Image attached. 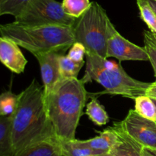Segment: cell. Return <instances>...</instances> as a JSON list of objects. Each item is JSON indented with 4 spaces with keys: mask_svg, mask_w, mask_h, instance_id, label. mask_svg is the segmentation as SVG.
<instances>
[{
    "mask_svg": "<svg viewBox=\"0 0 156 156\" xmlns=\"http://www.w3.org/2000/svg\"><path fill=\"white\" fill-rule=\"evenodd\" d=\"M11 132L15 154L33 144L57 139L46 108L44 86L36 79L18 95Z\"/></svg>",
    "mask_w": 156,
    "mask_h": 156,
    "instance_id": "obj_1",
    "label": "cell"
},
{
    "mask_svg": "<svg viewBox=\"0 0 156 156\" xmlns=\"http://www.w3.org/2000/svg\"><path fill=\"white\" fill-rule=\"evenodd\" d=\"M45 96V104L58 140L76 139L88 93L78 78L62 79Z\"/></svg>",
    "mask_w": 156,
    "mask_h": 156,
    "instance_id": "obj_2",
    "label": "cell"
},
{
    "mask_svg": "<svg viewBox=\"0 0 156 156\" xmlns=\"http://www.w3.org/2000/svg\"><path fill=\"white\" fill-rule=\"evenodd\" d=\"M0 35L13 40L34 56L50 51L63 54L75 43L73 26H28L13 21L0 24Z\"/></svg>",
    "mask_w": 156,
    "mask_h": 156,
    "instance_id": "obj_3",
    "label": "cell"
},
{
    "mask_svg": "<svg viewBox=\"0 0 156 156\" xmlns=\"http://www.w3.org/2000/svg\"><path fill=\"white\" fill-rule=\"evenodd\" d=\"M85 84L96 81L105 89L104 93L135 99L146 94L151 83L133 78L120 64L98 55H85V72L81 79Z\"/></svg>",
    "mask_w": 156,
    "mask_h": 156,
    "instance_id": "obj_4",
    "label": "cell"
},
{
    "mask_svg": "<svg viewBox=\"0 0 156 156\" xmlns=\"http://www.w3.org/2000/svg\"><path fill=\"white\" fill-rule=\"evenodd\" d=\"M106 11L96 2L76 19L73 25L75 42L85 46L86 54L108 58V43L117 32Z\"/></svg>",
    "mask_w": 156,
    "mask_h": 156,
    "instance_id": "obj_5",
    "label": "cell"
},
{
    "mask_svg": "<svg viewBox=\"0 0 156 156\" xmlns=\"http://www.w3.org/2000/svg\"><path fill=\"white\" fill-rule=\"evenodd\" d=\"M15 21L28 26H73L76 18L67 15L62 3L56 0H31Z\"/></svg>",
    "mask_w": 156,
    "mask_h": 156,
    "instance_id": "obj_6",
    "label": "cell"
},
{
    "mask_svg": "<svg viewBox=\"0 0 156 156\" xmlns=\"http://www.w3.org/2000/svg\"><path fill=\"white\" fill-rule=\"evenodd\" d=\"M121 130L143 147L156 149V122L140 116L134 109L122 121L115 122Z\"/></svg>",
    "mask_w": 156,
    "mask_h": 156,
    "instance_id": "obj_7",
    "label": "cell"
},
{
    "mask_svg": "<svg viewBox=\"0 0 156 156\" xmlns=\"http://www.w3.org/2000/svg\"><path fill=\"white\" fill-rule=\"evenodd\" d=\"M107 57L115 58L120 61H149V56L144 47H140L122 36L118 32L109 39Z\"/></svg>",
    "mask_w": 156,
    "mask_h": 156,
    "instance_id": "obj_8",
    "label": "cell"
},
{
    "mask_svg": "<svg viewBox=\"0 0 156 156\" xmlns=\"http://www.w3.org/2000/svg\"><path fill=\"white\" fill-rule=\"evenodd\" d=\"M61 54H63L57 51H50L39 54L34 56L40 64L44 95L48 94L62 80L59 64Z\"/></svg>",
    "mask_w": 156,
    "mask_h": 156,
    "instance_id": "obj_9",
    "label": "cell"
},
{
    "mask_svg": "<svg viewBox=\"0 0 156 156\" xmlns=\"http://www.w3.org/2000/svg\"><path fill=\"white\" fill-rule=\"evenodd\" d=\"M0 62L18 74L24 71L27 64L20 46L13 40L3 36H0Z\"/></svg>",
    "mask_w": 156,
    "mask_h": 156,
    "instance_id": "obj_10",
    "label": "cell"
},
{
    "mask_svg": "<svg viewBox=\"0 0 156 156\" xmlns=\"http://www.w3.org/2000/svg\"><path fill=\"white\" fill-rule=\"evenodd\" d=\"M112 128L118 136L117 143L110 151L114 156H143V145L129 137L115 122Z\"/></svg>",
    "mask_w": 156,
    "mask_h": 156,
    "instance_id": "obj_11",
    "label": "cell"
},
{
    "mask_svg": "<svg viewBox=\"0 0 156 156\" xmlns=\"http://www.w3.org/2000/svg\"><path fill=\"white\" fill-rule=\"evenodd\" d=\"M14 156H62L57 139L43 141L24 148Z\"/></svg>",
    "mask_w": 156,
    "mask_h": 156,
    "instance_id": "obj_12",
    "label": "cell"
},
{
    "mask_svg": "<svg viewBox=\"0 0 156 156\" xmlns=\"http://www.w3.org/2000/svg\"><path fill=\"white\" fill-rule=\"evenodd\" d=\"M117 134L111 126L100 132L98 136L87 140H82V142L85 145L95 151L108 152L117 143Z\"/></svg>",
    "mask_w": 156,
    "mask_h": 156,
    "instance_id": "obj_13",
    "label": "cell"
},
{
    "mask_svg": "<svg viewBox=\"0 0 156 156\" xmlns=\"http://www.w3.org/2000/svg\"><path fill=\"white\" fill-rule=\"evenodd\" d=\"M62 156H97L105 152L95 151L83 143L82 140H59Z\"/></svg>",
    "mask_w": 156,
    "mask_h": 156,
    "instance_id": "obj_14",
    "label": "cell"
},
{
    "mask_svg": "<svg viewBox=\"0 0 156 156\" xmlns=\"http://www.w3.org/2000/svg\"><path fill=\"white\" fill-rule=\"evenodd\" d=\"M12 116H0V156H14L11 132Z\"/></svg>",
    "mask_w": 156,
    "mask_h": 156,
    "instance_id": "obj_15",
    "label": "cell"
},
{
    "mask_svg": "<svg viewBox=\"0 0 156 156\" xmlns=\"http://www.w3.org/2000/svg\"><path fill=\"white\" fill-rule=\"evenodd\" d=\"M85 114L95 125L102 126L109 122L110 118L104 106L99 102L96 97H92L86 106Z\"/></svg>",
    "mask_w": 156,
    "mask_h": 156,
    "instance_id": "obj_16",
    "label": "cell"
},
{
    "mask_svg": "<svg viewBox=\"0 0 156 156\" xmlns=\"http://www.w3.org/2000/svg\"><path fill=\"white\" fill-rule=\"evenodd\" d=\"M135 111L146 119L156 122V106L149 96L141 95L135 99Z\"/></svg>",
    "mask_w": 156,
    "mask_h": 156,
    "instance_id": "obj_17",
    "label": "cell"
},
{
    "mask_svg": "<svg viewBox=\"0 0 156 156\" xmlns=\"http://www.w3.org/2000/svg\"><path fill=\"white\" fill-rule=\"evenodd\" d=\"M59 64L62 79H73L78 78V75L85 64V61L76 62L67 55L61 54L59 57Z\"/></svg>",
    "mask_w": 156,
    "mask_h": 156,
    "instance_id": "obj_18",
    "label": "cell"
},
{
    "mask_svg": "<svg viewBox=\"0 0 156 156\" xmlns=\"http://www.w3.org/2000/svg\"><path fill=\"white\" fill-rule=\"evenodd\" d=\"M91 3L89 0H63L62 6L67 15L77 19L88 10Z\"/></svg>",
    "mask_w": 156,
    "mask_h": 156,
    "instance_id": "obj_19",
    "label": "cell"
},
{
    "mask_svg": "<svg viewBox=\"0 0 156 156\" xmlns=\"http://www.w3.org/2000/svg\"><path fill=\"white\" fill-rule=\"evenodd\" d=\"M137 6L140 13V18L146 24L149 31L156 34V14L147 0H137Z\"/></svg>",
    "mask_w": 156,
    "mask_h": 156,
    "instance_id": "obj_20",
    "label": "cell"
},
{
    "mask_svg": "<svg viewBox=\"0 0 156 156\" xmlns=\"http://www.w3.org/2000/svg\"><path fill=\"white\" fill-rule=\"evenodd\" d=\"M31 0H1L0 16L11 15L16 18Z\"/></svg>",
    "mask_w": 156,
    "mask_h": 156,
    "instance_id": "obj_21",
    "label": "cell"
},
{
    "mask_svg": "<svg viewBox=\"0 0 156 156\" xmlns=\"http://www.w3.org/2000/svg\"><path fill=\"white\" fill-rule=\"evenodd\" d=\"M18 102V95L12 91L4 92L2 93L1 111L2 116H12L15 112Z\"/></svg>",
    "mask_w": 156,
    "mask_h": 156,
    "instance_id": "obj_22",
    "label": "cell"
},
{
    "mask_svg": "<svg viewBox=\"0 0 156 156\" xmlns=\"http://www.w3.org/2000/svg\"><path fill=\"white\" fill-rule=\"evenodd\" d=\"M144 47L148 54L149 61L152 64L156 78V44L151 38L149 31L144 32Z\"/></svg>",
    "mask_w": 156,
    "mask_h": 156,
    "instance_id": "obj_23",
    "label": "cell"
},
{
    "mask_svg": "<svg viewBox=\"0 0 156 156\" xmlns=\"http://www.w3.org/2000/svg\"><path fill=\"white\" fill-rule=\"evenodd\" d=\"M86 55L85 46L79 42H75L70 47L67 56L76 62H84V58Z\"/></svg>",
    "mask_w": 156,
    "mask_h": 156,
    "instance_id": "obj_24",
    "label": "cell"
},
{
    "mask_svg": "<svg viewBox=\"0 0 156 156\" xmlns=\"http://www.w3.org/2000/svg\"><path fill=\"white\" fill-rule=\"evenodd\" d=\"M146 95L152 98V99L156 100V81L153 83H151L149 88L146 90Z\"/></svg>",
    "mask_w": 156,
    "mask_h": 156,
    "instance_id": "obj_25",
    "label": "cell"
},
{
    "mask_svg": "<svg viewBox=\"0 0 156 156\" xmlns=\"http://www.w3.org/2000/svg\"><path fill=\"white\" fill-rule=\"evenodd\" d=\"M143 156H156V149L143 147Z\"/></svg>",
    "mask_w": 156,
    "mask_h": 156,
    "instance_id": "obj_26",
    "label": "cell"
},
{
    "mask_svg": "<svg viewBox=\"0 0 156 156\" xmlns=\"http://www.w3.org/2000/svg\"><path fill=\"white\" fill-rule=\"evenodd\" d=\"M147 1L156 14V0H147Z\"/></svg>",
    "mask_w": 156,
    "mask_h": 156,
    "instance_id": "obj_27",
    "label": "cell"
},
{
    "mask_svg": "<svg viewBox=\"0 0 156 156\" xmlns=\"http://www.w3.org/2000/svg\"><path fill=\"white\" fill-rule=\"evenodd\" d=\"M97 156H114L111 151H108V152H105V153H102V154H98Z\"/></svg>",
    "mask_w": 156,
    "mask_h": 156,
    "instance_id": "obj_28",
    "label": "cell"
},
{
    "mask_svg": "<svg viewBox=\"0 0 156 156\" xmlns=\"http://www.w3.org/2000/svg\"><path fill=\"white\" fill-rule=\"evenodd\" d=\"M149 34H150L151 38H152V40H153V41H154V42H155V44H156V34L152 33V32H151L150 31H149Z\"/></svg>",
    "mask_w": 156,
    "mask_h": 156,
    "instance_id": "obj_29",
    "label": "cell"
},
{
    "mask_svg": "<svg viewBox=\"0 0 156 156\" xmlns=\"http://www.w3.org/2000/svg\"><path fill=\"white\" fill-rule=\"evenodd\" d=\"M1 99H2V93L0 94V104H1ZM2 111H1V105H0V116H2Z\"/></svg>",
    "mask_w": 156,
    "mask_h": 156,
    "instance_id": "obj_30",
    "label": "cell"
},
{
    "mask_svg": "<svg viewBox=\"0 0 156 156\" xmlns=\"http://www.w3.org/2000/svg\"><path fill=\"white\" fill-rule=\"evenodd\" d=\"M153 101H154V102H155V106H156V100H155V99H153Z\"/></svg>",
    "mask_w": 156,
    "mask_h": 156,
    "instance_id": "obj_31",
    "label": "cell"
},
{
    "mask_svg": "<svg viewBox=\"0 0 156 156\" xmlns=\"http://www.w3.org/2000/svg\"><path fill=\"white\" fill-rule=\"evenodd\" d=\"M0 1H1V0H0Z\"/></svg>",
    "mask_w": 156,
    "mask_h": 156,
    "instance_id": "obj_32",
    "label": "cell"
}]
</instances>
